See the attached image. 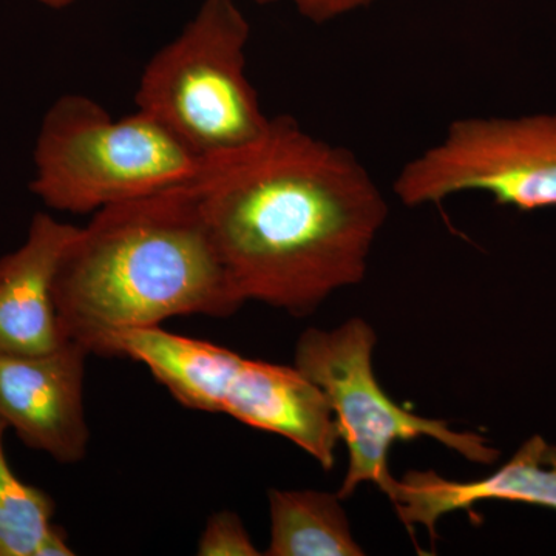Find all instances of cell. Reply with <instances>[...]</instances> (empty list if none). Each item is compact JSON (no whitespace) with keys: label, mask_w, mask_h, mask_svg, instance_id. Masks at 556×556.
Segmentation results:
<instances>
[{"label":"cell","mask_w":556,"mask_h":556,"mask_svg":"<svg viewBox=\"0 0 556 556\" xmlns=\"http://www.w3.org/2000/svg\"><path fill=\"white\" fill-rule=\"evenodd\" d=\"M40 3H43L46 7H50V9H65V7L72 5L75 0H39Z\"/></svg>","instance_id":"cell-15"},{"label":"cell","mask_w":556,"mask_h":556,"mask_svg":"<svg viewBox=\"0 0 556 556\" xmlns=\"http://www.w3.org/2000/svg\"><path fill=\"white\" fill-rule=\"evenodd\" d=\"M78 226L36 214L21 248L0 257V353L46 354L68 342L54 305V277Z\"/></svg>","instance_id":"cell-9"},{"label":"cell","mask_w":556,"mask_h":556,"mask_svg":"<svg viewBox=\"0 0 556 556\" xmlns=\"http://www.w3.org/2000/svg\"><path fill=\"white\" fill-rule=\"evenodd\" d=\"M199 556H258L247 527L236 511H215L207 518L197 544Z\"/></svg>","instance_id":"cell-13"},{"label":"cell","mask_w":556,"mask_h":556,"mask_svg":"<svg viewBox=\"0 0 556 556\" xmlns=\"http://www.w3.org/2000/svg\"><path fill=\"white\" fill-rule=\"evenodd\" d=\"M53 295L65 336L105 357L134 329L229 317L247 303L188 185L94 212L62 255Z\"/></svg>","instance_id":"cell-2"},{"label":"cell","mask_w":556,"mask_h":556,"mask_svg":"<svg viewBox=\"0 0 556 556\" xmlns=\"http://www.w3.org/2000/svg\"><path fill=\"white\" fill-rule=\"evenodd\" d=\"M249 36L251 25L236 0H204L177 38L146 65L137 109L203 161L254 141L270 118L248 78Z\"/></svg>","instance_id":"cell-5"},{"label":"cell","mask_w":556,"mask_h":556,"mask_svg":"<svg viewBox=\"0 0 556 556\" xmlns=\"http://www.w3.org/2000/svg\"><path fill=\"white\" fill-rule=\"evenodd\" d=\"M9 428L0 416V556L75 555L67 533L53 522V497L11 468L3 447Z\"/></svg>","instance_id":"cell-12"},{"label":"cell","mask_w":556,"mask_h":556,"mask_svg":"<svg viewBox=\"0 0 556 556\" xmlns=\"http://www.w3.org/2000/svg\"><path fill=\"white\" fill-rule=\"evenodd\" d=\"M115 357L144 365L182 407L222 413L287 438L325 470L334 467L340 442L334 415L320 388L295 367L252 361L160 327L119 336Z\"/></svg>","instance_id":"cell-4"},{"label":"cell","mask_w":556,"mask_h":556,"mask_svg":"<svg viewBox=\"0 0 556 556\" xmlns=\"http://www.w3.org/2000/svg\"><path fill=\"white\" fill-rule=\"evenodd\" d=\"M393 192L408 207L467 192L522 212L556 207V113L453 121L399 170Z\"/></svg>","instance_id":"cell-7"},{"label":"cell","mask_w":556,"mask_h":556,"mask_svg":"<svg viewBox=\"0 0 556 556\" xmlns=\"http://www.w3.org/2000/svg\"><path fill=\"white\" fill-rule=\"evenodd\" d=\"M255 2L258 3H273V2H280V0H255ZM291 2V0H289Z\"/></svg>","instance_id":"cell-16"},{"label":"cell","mask_w":556,"mask_h":556,"mask_svg":"<svg viewBox=\"0 0 556 556\" xmlns=\"http://www.w3.org/2000/svg\"><path fill=\"white\" fill-rule=\"evenodd\" d=\"M397 517L413 533L424 526L437 538L439 519L473 510L482 501H510L556 510V447L530 438L495 473L478 481H452L433 470H412L394 482L390 495Z\"/></svg>","instance_id":"cell-10"},{"label":"cell","mask_w":556,"mask_h":556,"mask_svg":"<svg viewBox=\"0 0 556 556\" xmlns=\"http://www.w3.org/2000/svg\"><path fill=\"white\" fill-rule=\"evenodd\" d=\"M376 332L364 318L353 317L334 329L309 328L295 345L294 367L327 397L340 441L348 450V470L338 496L348 500L357 486L371 482L390 497L391 447L397 442L434 439L475 464H493L500 452L485 438L455 431L447 422L417 416L388 397L372 367Z\"/></svg>","instance_id":"cell-6"},{"label":"cell","mask_w":556,"mask_h":556,"mask_svg":"<svg viewBox=\"0 0 556 556\" xmlns=\"http://www.w3.org/2000/svg\"><path fill=\"white\" fill-rule=\"evenodd\" d=\"M268 556H362L342 500L320 490L270 489Z\"/></svg>","instance_id":"cell-11"},{"label":"cell","mask_w":556,"mask_h":556,"mask_svg":"<svg viewBox=\"0 0 556 556\" xmlns=\"http://www.w3.org/2000/svg\"><path fill=\"white\" fill-rule=\"evenodd\" d=\"M186 185L241 298L298 317L364 280L388 217L386 197L357 156L289 116L203 161Z\"/></svg>","instance_id":"cell-1"},{"label":"cell","mask_w":556,"mask_h":556,"mask_svg":"<svg viewBox=\"0 0 556 556\" xmlns=\"http://www.w3.org/2000/svg\"><path fill=\"white\" fill-rule=\"evenodd\" d=\"M376 0H291L292 5L308 21L325 24L367 9Z\"/></svg>","instance_id":"cell-14"},{"label":"cell","mask_w":556,"mask_h":556,"mask_svg":"<svg viewBox=\"0 0 556 556\" xmlns=\"http://www.w3.org/2000/svg\"><path fill=\"white\" fill-rule=\"evenodd\" d=\"M33 161L31 192L53 211L78 215L186 185L203 164L149 113L115 119L84 94L51 104Z\"/></svg>","instance_id":"cell-3"},{"label":"cell","mask_w":556,"mask_h":556,"mask_svg":"<svg viewBox=\"0 0 556 556\" xmlns=\"http://www.w3.org/2000/svg\"><path fill=\"white\" fill-rule=\"evenodd\" d=\"M89 356L75 340L46 354L0 353V416L28 448L64 466L89 452L84 405Z\"/></svg>","instance_id":"cell-8"}]
</instances>
